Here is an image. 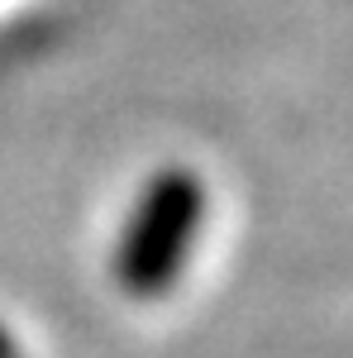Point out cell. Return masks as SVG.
<instances>
[{
    "label": "cell",
    "mask_w": 353,
    "mask_h": 358,
    "mask_svg": "<svg viewBox=\"0 0 353 358\" xmlns=\"http://www.w3.org/2000/svg\"><path fill=\"white\" fill-rule=\"evenodd\" d=\"M210 215V192L196 167H158L138 187L115 234L110 277L129 301H163L187 277L191 253Z\"/></svg>",
    "instance_id": "6da1fadb"
},
{
    "label": "cell",
    "mask_w": 353,
    "mask_h": 358,
    "mask_svg": "<svg viewBox=\"0 0 353 358\" xmlns=\"http://www.w3.org/2000/svg\"><path fill=\"white\" fill-rule=\"evenodd\" d=\"M0 358H20V339H15V330L0 320Z\"/></svg>",
    "instance_id": "7a4b0ae2"
}]
</instances>
